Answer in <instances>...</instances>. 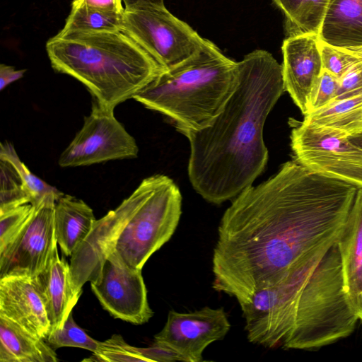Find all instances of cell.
Listing matches in <instances>:
<instances>
[{
  "mask_svg": "<svg viewBox=\"0 0 362 362\" xmlns=\"http://www.w3.org/2000/svg\"><path fill=\"white\" fill-rule=\"evenodd\" d=\"M358 187L287 161L224 212L214 249L213 288L246 303L337 243Z\"/></svg>",
  "mask_w": 362,
  "mask_h": 362,
  "instance_id": "cell-1",
  "label": "cell"
},
{
  "mask_svg": "<svg viewBox=\"0 0 362 362\" xmlns=\"http://www.w3.org/2000/svg\"><path fill=\"white\" fill-rule=\"evenodd\" d=\"M238 69V86L212 122L199 130L178 131L189 142V181L215 204L235 198L264 170V126L285 91L282 66L265 50L249 53Z\"/></svg>",
  "mask_w": 362,
  "mask_h": 362,
  "instance_id": "cell-2",
  "label": "cell"
},
{
  "mask_svg": "<svg viewBox=\"0 0 362 362\" xmlns=\"http://www.w3.org/2000/svg\"><path fill=\"white\" fill-rule=\"evenodd\" d=\"M46 50L52 68L83 84L99 105L110 109L132 98L163 69L122 30L61 33Z\"/></svg>",
  "mask_w": 362,
  "mask_h": 362,
  "instance_id": "cell-3",
  "label": "cell"
},
{
  "mask_svg": "<svg viewBox=\"0 0 362 362\" xmlns=\"http://www.w3.org/2000/svg\"><path fill=\"white\" fill-rule=\"evenodd\" d=\"M238 84V62L205 40L199 52L161 71L133 99L170 118L177 131L199 130L223 110Z\"/></svg>",
  "mask_w": 362,
  "mask_h": 362,
  "instance_id": "cell-4",
  "label": "cell"
},
{
  "mask_svg": "<svg viewBox=\"0 0 362 362\" xmlns=\"http://www.w3.org/2000/svg\"><path fill=\"white\" fill-rule=\"evenodd\" d=\"M358 320L344 289L340 255L335 243L300 288L291 328L281 347L318 349L351 335Z\"/></svg>",
  "mask_w": 362,
  "mask_h": 362,
  "instance_id": "cell-5",
  "label": "cell"
},
{
  "mask_svg": "<svg viewBox=\"0 0 362 362\" xmlns=\"http://www.w3.org/2000/svg\"><path fill=\"white\" fill-rule=\"evenodd\" d=\"M134 192L136 206L110 254L129 267L142 269L177 228L182 196L173 180L160 174L144 179Z\"/></svg>",
  "mask_w": 362,
  "mask_h": 362,
  "instance_id": "cell-6",
  "label": "cell"
},
{
  "mask_svg": "<svg viewBox=\"0 0 362 362\" xmlns=\"http://www.w3.org/2000/svg\"><path fill=\"white\" fill-rule=\"evenodd\" d=\"M144 49L163 69L193 57L205 40L164 5L124 7L122 30Z\"/></svg>",
  "mask_w": 362,
  "mask_h": 362,
  "instance_id": "cell-7",
  "label": "cell"
},
{
  "mask_svg": "<svg viewBox=\"0 0 362 362\" xmlns=\"http://www.w3.org/2000/svg\"><path fill=\"white\" fill-rule=\"evenodd\" d=\"M291 147L294 160L308 170L362 187V148L348 136L297 121Z\"/></svg>",
  "mask_w": 362,
  "mask_h": 362,
  "instance_id": "cell-8",
  "label": "cell"
},
{
  "mask_svg": "<svg viewBox=\"0 0 362 362\" xmlns=\"http://www.w3.org/2000/svg\"><path fill=\"white\" fill-rule=\"evenodd\" d=\"M139 148L134 137L116 119L114 109L93 100L81 129L61 153L62 168L86 166L114 160L133 158Z\"/></svg>",
  "mask_w": 362,
  "mask_h": 362,
  "instance_id": "cell-9",
  "label": "cell"
},
{
  "mask_svg": "<svg viewBox=\"0 0 362 362\" xmlns=\"http://www.w3.org/2000/svg\"><path fill=\"white\" fill-rule=\"evenodd\" d=\"M62 196V195H61ZM47 196L33 209L28 221L10 244L0 252V278H33L49 264L57 250L54 206L61 197Z\"/></svg>",
  "mask_w": 362,
  "mask_h": 362,
  "instance_id": "cell-10",
  "label": "cell"
},
{
  "mask_svg": "<svg viewBox=\"0 0 362 362\" xmlns=\"http://www.w3.org/2000/svg\"><path fill=\"white\" fill-rule=\"evenodd\" d=\"M141 271L127 266L110 254L98 276L90 282L100 303L113 317L142 325L153 315Z\"/></svg>",
  "mask_w": 362,
  "mask_h": 362,
  "instance_id": "cell-11",
  "label": "cell"
},
{
  "mask_svg": "<svg viewBox=\"0 0 362 362\" xmlns=\"http://www.w3.org/2000/svg\"><path fill=\"white\" fill-rule=\"evenodd\" d=\"M230 327L223 308L204 307L189 313L170 310L154 341L164 344L180 354L185 362L203 361V352L211 343L221 340Z\"/></svg>",
  "mask_w": 362,
  "mask_h": 362,
  "instance_id": "cell-12",
  "label": "cell"
},
{
  "mask_svg": "<svg viewBox=\"0 0 362 362\" xmlns=\"http://www.w3.org/2000/svg\"><path fill=\"white\" fill-rule=\"evenodd\" d=\"M281 49L285 90L305 115L313 87L322 71L318 35L288 36L283 42Z\"/></svg>",
  "mask_w": 362,
  "mask_h": 362,
  "instance_id": "cell-13",
  "label": "cell"
},
{
  "mask_svg": "<svg viewBox=\"0 0 362 362\" xmlns=\"http://www.w3.org/2000/svg\"><path fill=\"white\" fill-rule=\"evenodd\" d=\"M0 315L46 339L51 331L47 313L32 278H0Z\"/></svg>",
  "mask_w": 362,
  "mask_h": 362,
  "instance_id": "cell-14",
  "label": "cell"
},
{
  "mask_svg": "<svg viewBox=\"0 0 362 362\" xmlns=\"http://www.w3.org/2000/svg\"><path fill=\"white\" fill-rule=\"evenodd\" d=\"M337 244L344 289L362 324V187L357 190Z\"/></svg>",
  "mask_w": 362,
  "mask_h": 362,
  "instance_id": "cell-15",
  "label": "cell"
},
{
  "mask_svg": "<svg viewBox=\"0 0 362 362\" xmlns=\"http://www.w3.org/2000/svg\"><path fill=\"white\" fill-rule=\"evenodd\" d=\"M32 279L44 302L51 330L61 328L81 296L74 291L70 265L57 252L48 267Z\"/></svg>",
  "mask_w": 362,
  "mask_h": 362,
  "instance_id": "cell-16",
  "label": "cell"
},
{
  "mask_svg": "<svg viewBox=\"0 0 362 362\" xmlns=\"http://www.w3.org/2000/svg\"><path fill=\"white\" fill-rule=\"evenodd\" d=\"M318 37L337 47L362 49V0H330Z\"/></svg>",
  "mask_w": 362,
  "mask_h": 362,
  "instance_id": "cell-17",
  "label": "cell"
},
{
  "mask_svg": "<svg viewBox=\"0 0 362 362\" xmlns=\"http://www.w3.org/2000/svg\"><path fill=\"white\" fill-rule=\"evenodd\" d=\"M96 218L83 200L63 194L55 202L54 225L57 243L66 256H71L90 232Z\"/></svg>",
  "mask_w": 362,
  "mask_h": 362,
  "instance_id": "cell-18",
  "label": "cell"
},
{
  "mask_svg": "<svg viewBox=\"0 0 362 362\" xmlns=\"http://www.w3.org/2000/svg\"><path fill=\"white\" fill-rule=\"evenodd\" d=\"M45 339L0 315V362H57Z\"/></svg>",
  "mask_w": 362,
  "mask_h": 362,
  "instance_id": "cell-19",
  "label": "cell"
},
{
  "mask_svg": "<svg viewBox=\"0 0 362 362\" xmlns=\"http://www.w3.org/2000/svg\"><path fill=\"white\" fill-rule=\"evenodd\" d=\"M307 124L332 130L348 137L362 132V93L335 100L304 115Z\"/></svg>",
  "mask_w": 362,
  "mask_h": 362,
  "instance_id": "cell-20",
  "label": "cell"
},
{
  "mask_svg": "<svg viewBox=\"0 0 362 362\" xmlns=\"http://www.w3.org/2000/svg\"><path fill=\"white\" fill-rule=\"evenodd\" d=\"M285 17L286 37L319 35L330 0H272Z\"/></svg>",
  "mask_w": 362,
  "mask_h": 362,
  "instance_id": "cell-21",
  "label": "cell"
},
{
  "mask_svg": "<svg viewBox=\"0 0 362 362\" xmlns=\"http://www.w3.org/2000/svg\"><path fill=\"white\" fill-rule=\"evenodd\" d=\"M123 13L81 6L71 7L61 33L112 32L122 30Z\"/></svg>",
  "mask_w": 362,
  "mask_h": 362,
  "instance_id": "cell-22",
  "label": "cell"
},
{
  "mask_svg": "<svg viewBox=\"0 0 362 362\" xmlns=\"http://www.w3.org/2000/svg\"><path fill=\"white\" fill-rule=\"evenodd\" d=\"M0 158L7 160L14 166L21 177L25 190L33 206L40 203L48 195L63 194L57 188L33 174L20 159L11 144L8 142L1 144Z\"/></svg>",
  "mask_w": 362,
  "mask_h": 362,
  "instance_id": "cell-23",
  "label": "cell"
},
{
  "mask_svg": "<svg viewBox=\"0 0 362 362\" xmlns=\"http://www.w3.org/2000/svg\"><path fill=\"white\" fill-rule=\"evenodd\" d=\"M0 213L30 204L21 177L14 166L0 158Z\"/></svg>",
  "mask_w": 362,
  "mask_h": 362,
  "instance_id": "cell-24",
  "label": "cell"
},
{
  "mask_svg": "<svg viewBox=\"0 0 362 362\" xmlns=\"http://www.w3.org/2000/svg\"><path fill=\"white\" fill-rule=\"evenodd\" d=\"M47 342L53 348L77 347L95 352L100 341L88 336L74 321L72 312L61 328L51 330Z\"/></svg>",
  "mask_w": 362,
  "mask_h": 362,
  "instance_id": "cell-25",
  "label": "cell"
},
{
  "mask_svg": "<svg viewBox=\"0 0 362 362\" xmlns=\"http://www.w3.org/2000/svg\"><path fill=\"white\" fill-rule=\"evenodd\" d=\"M83 361L137 362L146 359L136 351V346L128 344L119 334H113L110 339L100 341L97 350Z\"/></svg>",
  "mask_w": 362,
  "mask_h": 362,
  "instance_id": "cell-26",
  "label": "cell"
},
{
  "mask_svg": "<svg viewBox=\"0 0 362 362\" xmlns=\"http://www.w3.org/2000/svg\"><path fill=\"white\" fill-rule=\"evenodd\" d=\"M318 47L322 69L341 78L351 66L362 61L358 50H351L331 45L318 37Z\"/></svg>",
  "mask_w": 362,
  "mask_h": 362,
  "instance_id": "cell-27",
  "label": "cell"
},
{
  "mask_svg": "<svg viewBox=\"0 0 362 362\" xmlns=\"http://www.w3.org/2000/svg\"><path fill=\"white\" fill-rule=\"evenodd\" d=\"M33 206L25 204L0 213V252H2L22 229Z\"/></svg>",
  "mask_w": 362,
  "mask_h": 362,
  "instance_id": "cell-28",
  "label": "cell"
},
{
  "mask_svg": "<svg viewBox=\"0 0 362 362\" xmlns=\"http://www.w3.org/2000/svg\"><path fill=\"white\" fill-rule=\"evenodd\" d=\"M338 89L339 78L322 69L311 90L307 114L318 110L333 102L337 98Z\"/></svg>",
  "mask_w": 362,
  "mask_h": 362,
  "instance_id": "cell-29",
  "label": "cell"
},
{
  "mask_svg": "<svg viewBox=\"0 0 362 362\" xmlns=\"http://www.w3.org/2000/svg\"><path fill=\"white\" fill-rule=\"evenodd\" d=\"M361 93H362V61L351 66L339 78V89L335 100L344 99Z\"/></svg>",
  "mask_w": 362,
  "mask_h": 362,
  "instance_id": "cell-30",
  "label": "cell"
},
{
  "mask_svg": "<svg viewBox=\"0 0 362 362\" xmlns=\"http://www.w3.org/2000/svg\"><path fill=\"white\" fill-rule=\"evenodd\" d=\"M137 352L145 358L147 362H171L185 361L182 356L173 349L154 341L153 344L148 347H136Z\"/></svg>",
  "mask_w": 362,
  "mask_h": 362,
  "instance_id": "cell-31",
  "label": "cell"
},
{
  "mask_svg": "<svg viewBox=\"0 0 362 362\" xmlns=\"http://www.w3.org/2000/svg\"><path fill=\"white\" fill-rule=\"evenodd\" d=\"M123 0H73L72 7L85 6L105 11L123 13Z\"/></svg>",
  "mask_w": 362,
  "mask_h": 362,
  "instance_id": "cell-32",
  "label": "cell"
},
{
  "mask_svg": "<svg viewBox=\"0 0 362 362\" xmlns=\"http://www.w3.org/2000/svg\"><path fill=\"white\" fill-rule=\"evenodd\" d=\"M25 69H16L12 66L4 64L0 65V90H3L9 84L21 78Z\"/></svg>",
  "mask_w": 362,
  "mask_h": 362,
  "instance_id": "cell-33",
  "label": "cell"
},
{
  "mask_svg": "<svg viewBox=\"0 0 362 362\" xmlns=\"http://www.w3.org/2000/svg\"><path fill=\"white\" fill-rule=\"evenodd\" d=\"M123 2L124 3V7H130L141 4L164 5L163 0H123Z\"/></svg>",
  "mask_w": 362,
  "mask_h": 362,
  "instance_id": "cell-34",
  "label": "cell"
},
{
  "mask_svg": "<svg viewBox=\"0 0 362 362\" xmlns=\"http://www.w3.org/2000/svg\"><path fill=\"white\" fill-rule=\"evenodd\" d=\"M351 141L362 148V132L349 137Z\"/></svg>",
  "mask_w": 362,
  "mask_h": 362,
  "instance_id": "cell-35",
  "label": "cell"
},
{
  "mask_svg": "<svg viewBox=\"0 0 362 362\" xmlns=\"http://www.w3.org/2000/svg\"><path fill=\"white\" fill-rule=\"evenodd\" d=\"M357 50L360 51L361 53L362 54V49H357Z\"/></svg>",
  "mask_w": 362,
  "mask_h": 362,
  "instance_id": "cell-36",
  "label": "cell"
}]
</instances>
